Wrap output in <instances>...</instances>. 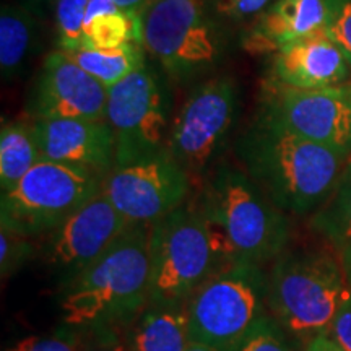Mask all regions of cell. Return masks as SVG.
Instances as JSON below:
<instances>
[{
	"label": "cell",
	"instance_id": "5b68a950",
	"mask_svg": "<svg viewBox=\"0 0 351 351\" xmlns=\"http://www.w3.org/2000/svg\"><path fill=\"white\" fill-rule=\"evenodd\" d=\"M228 263L197 205L184 204L150 230V301L181 304Z\"/></svg>",
	"mask_w": 351,
	"mask_h": 351
},
{
	"label": "cell",
	"instance_id": "836d02e7",
	"mask_svg": "<svg viewBox=\"0 0 351 351\" xmlns=\"http://www.w3.org/2000/svg\"><path fill=\"white\" fill-rule=\"evenodd\" d=\"M116 5L124 12H130V13H137L140 15V12L143 10V7L147 5L148 0H114Z\"/></svg>",
	"mask_w": 351,
	"mask_h": 351
},
{
	"label": "cell",
	"instance_id": "2e32d148",
	"mask_svg": "<svg viewBox=\"0 0 351 351\" xmlns=\"http://www.w3.org/2000/svg\"><path fill=\"white\" fill-rule=\"evenodd\" d=\"M350 64L326 28L295 39L275 52L274 77L295 88H333L350 77Z\"/></svg>",
	"mask_w": 351,
	"mask_h": 351
},
{
	"label": "cell",
	"instance_id": "f1b7e54d",
	"mask_svg": "<svg viewBox=\"0 0 351 351\" xmlns=\"http://www.w3.org/2000/svg\"><path fill=\"white\" fill-rule=\"evenodd\" d=\"M326 32L351 67V0H330Z\"/></svg>",
	"mask_w": 351,
	"mask_h": 351
},
{
	"label": "cell",
	"instance_id": "d6a6232c",
	"mask_svg": "<svg viewBox=\"0 0 351 351\" xmlns=\"http://www.w3.org/2000/svg\"><path fill=\"white\" fill-rule=\"evenodd\" d=\"M339 251V258L341 263V269H343V274L346 276V282L351 287V243L345 244L343 247L337 249Z\"/></svg>",
	"mask_w": 351,
	"mask_h": 351
},
{
	"label": "cell",
	"instance_id": "e575fe53",
	"mask_svg": "<svg viewBox=\"0 0 351 351\" xmlns=\"http://www.w3.org/2000/svg\"><path fill=\"white\" fill-rule=\"evenodd\" d=\"M186 351H218L212 348V346H207V345H202V343H197V341H191V345L187 346Z\"/></svg>",
	"mask_w": 351,
	"mask_h": 351
},
{
	"label": "cell",
	"instance_id": "4fadbf2b",
	"mask_svg": "<svg viewBox=\"0 0 351 351\" xmlns=\"http://www.w3.org/2000/svg\"><path fill=\"white\" fill-rule=\"evenodd\" d=\"M265 112L302 138L351 153V101L348 86L295 88L276 85Z\"/></svg>",
	"mask_w": 351,
	"mask_h": 351
},
{
	"label": "cell",
	"instance_id": "3957f363",
	"mask_svg": "<svg viewBox=\"0 0 351 351\" xmlns=\"http://www.w3.org/2000/svg\"><path fill=\"white\" fill-rule=\"evenodd\" d=\"M197 207L208 221L228 262L263 265L287 251L291 239L287 213L276 207L244 169L218 166Z\"/></svg>",
	"mask_w": 351,
	"mask_h": 351
},
{
	"label": "cell",
	"instance_id": "484cf974",
	"mask_svg": "<svg viewBox=\"0 0 351 351\" xmlns=\"http://www.w3.org/2000/svg\"><path fill=\"white\" fill-rule=\"evenodd\" d=\"M296 343L270 314L263 315L234 351H296Z\"/></svg>",
	"mask_w": 351,
	"mask_h": 351
},
{
	"label": "cell",
	"instance_id": "d6986e66",
	"mask_svg": "<svg viewBox=\"0 0 351 351\" xmlns=\"http://www.w3.org/2000/svg\"><path fill=\"white\" fill-rule=\"evenodd\" d=\"M62 52L108 90L147 65L145 64V47L138 43H129L121 47H112V49L82 46Z\"/></svg>",
	"mask_w": 351,
	"mask_h": 351
},
{
	"label": "cell",
	"instance_id": "44dd1931",
	"mask_svg": "<svg viewBox=\"0 0 351 351\" xmlns=\"http://www.w3.org/2000/svg\"><path fill=\"white\" fill-rule=\"evenodd\" d=\"M41 161L33 124L7 122L0 130V189L10 191L23 176Z\"/></svg>",
	"mask_w": 351,
	"mask_h": 351
},
{
	"label": "cell",
	"instance_id": "d4e9b609",
	"mask_svg": "<svg viewBox=\"0 0 351 351\" xmlns=\"http://www.w3.org/2000/svg\"><path fill=\"white\" fill-rule=\"evenodd\" d=\"M85 330L60 324L54 330L33 333L8 346L5 351H83Z\"/></svg>",
	"mask_w": 351,
	"mask_h": 351
},
{
	"label": "cell",
	"instance_id": "ac0fdd59",
	"mask_svg": "<svg viewBox=\"0 0 351 351\" xmlns=\"http://www.w3.org/2000/svg\"><path fill=\"white\" fill-rule=\"evenodd\" d=\"M122 327L132 351H186L192 341L187 302H148Z\"/></svg>",
	"mask_w": 351,
	"mask_h": 351
},
{
	"label": "cell",
	"instance_id": "277c9868",
	"mask_svg": "<svg viewBox=\"0 0 351 351\" xmlns=\"http://www.w3.org/2000/svg\"><path fill=\"white\" fill-rule=\"evenodd\" d=\"M350 295L340 258L326 249H287L271 263L269 314L302 348L314 337L328 333Z\"/></svg>",
	"mask_w": 351,
	"mask_h": 351
},
{
	"label": "cell",
	"instance_id": "7c38bea8",
	"mask_svg": "<svg viewBox=\"0 0 351 351\" xmlns=\"http://www.w3.org/2000/svg\"><path fill=\"white\" fill-rule=\"evenodd\" d=\"M130 221L103 194V189L46 234L44 263L57 278L59 289L99 258L130 228Z\"/></svg>",
	"mask_w": 351,
	"mask_h": 351
},
{
	"label": "cell",
	"instance_id": "5bb4252c",
	"mask_svg": "<svg viewBox=\"0 0 351 351\" xmlns=\"http://www.w3.org/2000/svg\"><path fill=\"white\" fill-rule=\"evenodd\" d=\"M108 98L106 86L57 49L44 60L28 108L34 119L106 121Z\"/></svg>",
	"mask_w": 351,
	"mask_h": 351
},
{
	"label": "cell",
	"instance_id": "8992f818",
	"mask_svg": "<svg viewBox=\"0 0 351 351\" xmlns=\"http://www.w3.org/2000/svg\"><path fill=\"white\" fill-rule=\"evenodd\" d=\"M140 21L145 51L174 80L204 75L225 57L223 23L205 0H148Z\"/></svg>",
	"mask_w": 351,
	"mask_h": 351
},
{
	"label": "cell",
	"instance_id": "f546056e",
	"mask_svg": "<svg viewBox=\"0 0 351 351\" xmlns=\"http://www.w3.org/2000/svg\"><path fill=\"white\" fill-rule=\"evenodd\" d=\"M83 351H132L122 326H101L85 330Z\"/></svg>",
	"mask_w": 351,
	"mask_h": 351
},
{
	"label": "cell",
	"instance_id": "4316f807",
	"mask_svg": "<svg viewBox=\"0 0 351 351\" xmlns=\"http://www.w3.org/2000/svg\"><path fill=\"white\" fill-rule=\"evenodd\" d=\"M278 0H205L208 10L223 25L256 23Z\"/></svg>",
	"mask_w": 351,
	"mask_h": 351
},
{
	"label": "cell",
	"instance_id": "e0dca14e",
	"mask_svg": "<svg viewBox=\"0 0 351 351\" xmlns=\"http://www.w3.org/2000/svg\"><path fill=\"white\" fill-rule=\"evenodd\" d=\"M330 0H278L251 25L244 47L251 52L278 51L295 39L326 28Z\"/></svg>",
	"mask_w": 351,
	"mask_h": 351
},
{
	"label": "cell",
	"instance_id": "52a82bcc",
	"mask_svg": "<svg viewBox=\"0 0 351 351\" xmlns=\"http://www.w3.org/2000/svg\"><path fill=\"white\" fill-rule=\"evenodd\" d=\"M269 274L263 265L232 261L221 265L187 301L191 340L234 351L269 314Z\"/></svg>",
	"mask_w": 351,
	"mask_h": 351
},
{
	"label": "cell",
	"instance_id": "cb8c5ba5",
	"mask_svg": "<svg viewBox=\"0 0 351 351\" xmlns=\"http://www.w3.org/2000/svg\"><path fill=\"white\" fill-rule=\"evenodd\" d=\"M90 0H57L56 28L59 51L85 46V19Z\"/></svg>",
	"mask_w": 351,
	"mask_h": 351
},
{
	"label": "cell",
	"instance_id": "ffe728a7",
	"mask_svg": "<svg viewBox=\"0 0 351 351\" xmlns=\"http://www.w3.org/2000/svg\"><path fill=\"white\" fill-rule=\"evenodd\" d=\"M38 38V23L28 8L3 5L0 13V67L10 82L23 70Z\"/></svg>",
	"mask_w": 351,
	"mask_h": 351
},
{
	"label": "cell",
	"instance_id": "6da1fadb",
	"mask_svg": "<svg viewBox=\"0 0 351 351\" xmlns=\"http://www.w3.org/2000/svg\"><path fill=\"white\" fill-rule=\"evenodd\" d=\"M244 171L285 213H315L348 158L287 129L263 111L236 145Z\"/></svg>",
	"mask_w": 351,
	"mask_h": 351
},
{
	"label": "cell",
	"instance_id": "ba28073f",
	"mask_svg": "<svg viewBox=\"0 0 351 351\" xmlns=\"http://www.w3.org/2000/svg\"><path fill=\"white\" fill-rule=\"evenodd\" d=\"M103 176L41 160L15 187L2 192L0 228L26 238L54 231L103 189Z\"/></svg>",
	"mask_w": 351,
	"mask_h": 351
},
{
	"label": "cell",
	"instance_id": "1f68e13d",
	"mask_svg": "<svg viewBox=\"0 0 351 351\" xmlns=\"http://www.w3.org/2000/svg\"><path fill=\"white\" fill-rule=\"evenodd\" d=\"M302 351H341L340 346L332 340L328 333H320L313 340L307 341Z\"/></svg>",
	"mask_w": 351,
	"mask_h": 351
},
{
	"label": "cell",
	"instance_id": "9c48e42d",
	"mask_svg": "<svg viewBox=\"0 0 351 351\" xmlns=\"http://www.w3.org/2000/svg\"><path fill=\"white\" fill-rule=\"evenodd\" d=\"M171 93L156 69L145 65L109 88L106 121L116 137V166L166 150Z\"/></svg>",
	"mask_w": 351,
	"mask_h": 351
},
{
	"label": "cell",
	"instance_id": "8d00e7d4",
	"mask_svg": "<svg viewBox=\"0 0 351 351\" xmlns=\"http://www.w3.org/2000/svg\"><path fill=\"white\" fill-rule=\"evenodd\" d=\"M41 2H52V0H41Z\"/></svg>",
	"mask_w": 351,
	"mask_h": 351
},
{
	"label": "cell",
	"instance_id": "8fae6325",
	"mask_svg": "<svg viewBox=\"0 0 351 351\" xmlns=\"http://www.w3.org/2000/svg\"><path fill=\"white\" fill-rule=\"evenodd\" d=\"M189 191L191 174L166 150L114 166L103 179V194L132 225H155L186 204Z\"/></svg>",
	"mask_w": 351,
	"mask_h": 351
},
{
	"label": "cell",
	"instance_id": "83f0119b",
	"mask_svg": "<svg viewBox=\"0 0 351 351\" xmlns=\"http://www.w3.org/2000/svg\"><path fill=\"white\" fill-rule=\"evenodd\" d=\"M38 245L33 238L15 234V232L0 230V275L2 278H10L33 257L36 256Z\"/></svg>",
	"mask_w": 351,
	"mask_h": 351
},
{
	"label": "cell",
	"instance_id": "603a6c76",
	"mask_svg": "<svg viewBox=\"0 0 351 351\" xmlns=\"http://www.w3.org/2000/svg\"><path fill=\"white\" fill-rule=\"evenodd\" d=\"M85 46L104 49L121 47L129 43H138L143 46L140 15L121 8L104 13L85 25Z\"/></svg>",
	"mask_w": 351,
	"mask_h": 351
},
{
	"label": "cell",
	"instance_id": "30bf717a",
	"mask_svg": "<svg viewBox=\"0 0 351 351\" xmlns=\"http://www.w3.org/2000/svg\"><path fill=\"white\" fill-rule=\"evenodd\" d=\"M239 109V90L231 77L202 83L171 124L166 152L191 176H202L225 152Z\"/></svg>",
	"mask_w": 351,
	"mask_h": 351
},
{
	"label": "cell",
	"instance_id": "7a4b0ae2",
	"mask_svg": "<svg viewBox=\"0 0 351 351\" xmlns=\"http://www.w3.org/2000/svg\"><path fill=\"white\" fill-rule=\"evenodd\" d=\"M150 230L134 225L59 289L62 322L88 330L124 326L150 301Z\"/></svg>",
	"mask_w": 351,
	"mask_h": 351
},
{
	"label": "cell",
	"instance_id": "4dcf8cb0",
	"mask_svg": "<svg viewBox=\"0 0 351 351\" xmlns=\"http://www.w3.org/2000/svg\"><path fill=\"white\" fill-rule=\"evenodd\" d=\"M328 335L340 346L341 351H351V295L346 298L328 328Z\"/></svg>",
	"mask_w": 351,
	"mask_h": 351
},
{
	"label": "cell",
	"instance_id": "9a60e30c",
	"mask_svg": "<svg viewBox=\"0 0 351 351\" xmlns=\"http://www.w3.org/2000/svg\"><path fill=\"white\" fill-rule=\"evenodd\" d=\"M41 160L106 176L116 166V137L108 121L34 119Z\"/></svg>",
	"mask_w": 351,
	"mask_h": 351
},
{
	"label": "cell",
	"instance_id": "7402d4cb",
	"mask_svg": "<svg viewBox=\"0 0 351 351\" xmlns=\"http://www.w3.org/2000/svg\"><path fill=\"white\" fill-rule=\"evenodd\" d=\"M311 226L333 247L351 243V158L346 160L332 195L311 217Z\"/></svg>",
	"mask_w": 351,
	"mask_h": 351
},
{
	"label": "cell",
	"instance_id": "d590c367",
	"mask_svg": "<svg viewBox=\"0 0 351 351\" xmlns=\"http://www.w3.org/2000/svg\"><path fill=\"white\" fill-rule=\"evenodd\" d=\"M348 90H350V101H351V86H348Z\"/></svg>",
	"mask_w": 351,
	"mask_h": 351
}]
</instances>
